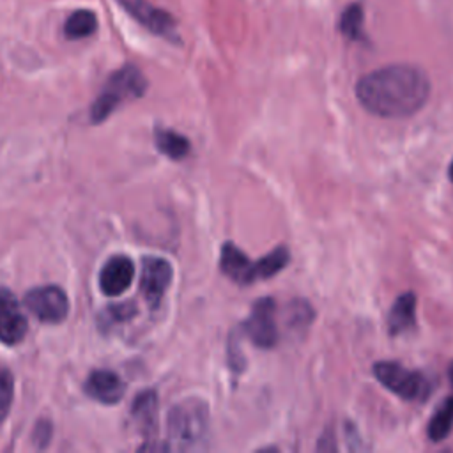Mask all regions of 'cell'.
I'll list each match as a JSON object with an SVG mask.
<instances>
[{
    "label": "cell",
    "mask_w": 453,
    "mask_h": 453,
    "mask_svg": "<svg viewBox=\"0 0 453 453\" xmlns=\"http://www.w3.org/2000/svg\"><path fill=\"white\" fill-rule=\"evenodd\" d=\"M356 94L370 113L402 119L423 108L430 96V81L416 65L393 64L365 74L356 85Z\"/></svg>",
    "instance_id": "1"
},
{
    "label": "cell",
    "mask_w": 453,
    "mask_h": 453,
    "mask_svg": "<svg viewBox=\"0 0 453 453\" xmlns=\"http://www.w3.org/2000/svg\"><path fill=\"white\" fill-rule=\"evenodd\" d=\"M168 437L179 449L196 448L207 435L209 412L207 405L198 398L179 402L168 412Z\"/></svg>",
    "instance_id": "2"
},
{
    "label": "cell",
    "mask_w": 453,
    "mask_h": 453,
    "mask_svg": "<svg viewBox=\"0 0 453 453\" xmlns=\"http://www.w3.org/2000/svg\"><path fill=\"white\" fill-rule=\"evenodd\" d=\"M145 88H147V81L138 67L134 65L120 67L108 78L101 94L96 97L90 108L92 120L94 122L104 120L124 101L143 96Z\"/></svg>",
    "instance_id": "3"
},
{
    "label": "cell",
    "mask_w": 453,
    "mask_h": 453,
    "mask_svg": "<svg viewBox=\"0 0 453 453\" xmlns=\"http://www.w3.org/2000/svg\"><path fill=\"white\" fill-rule=\"evenodd\" d=\"M373 373L379 382L405 400H414L425 395L426 380L421 373L407 370L393 361H380L373 365Z\"/></svg>",
    "instance_id": "4"
},
{
    "label": "cell",
    "mask_w": 453,
    "mask_h": 453,
    "mask_svg": "<svg viewBox=\"0 0 453 453\" xmlns=\"http://www.w3.org/2000/svg\"><path fill=\"white\" fill-rule=\"evenodd\" d=\"M122 9L131 14L140 25H143L149 32L165 37L168 41L177 42V28H175V19L163 9L152 5L147 0H117Z\"/></svg>",
    "instance_id": "5"
},
{
    "label": "cell",
    "mask_w": 453,
    "mask_h": 453,
    "mask_svg": "<svg viewBox=\"0 0 453 453\" xmlns=\"http://www.w3.org/2000/svg\"><path fill=\"white\" fill-rule=\"evenodd\" d=\"M25 304L39 320L51 324L64 320L69 311V301L65 292L53 285L37 287L27 292Z\"/></svg>",
    "instance_id": "6"
},
{
    "label": "cell",
    "mask_w": 453,
    "mask_h": 453,
    "mask_svg": "<svg viewBox=\"0 0 453 453\" xmlns=\"http://www.w3.org/2000/svg\"><path fill=\"white\" fill-rule=\"evenodd\" d=\"M172 281V265L165 258L147 257L142 264L140 290L150 308H157L165 290Z\"/></svg>",
    "instance_id": "7"
},
{
    "label": "cell",
    "mask_w": 453,
    "mask_h": 453,
    "mask_svg": "<svg viewBox=\"0 0 453 453\" xmlns=\"http://www.w3.org/2000/svg\"><path fill=\"white\" fill-rule=\"evenodd\" d=\"M246 333L257 347L269 349L276 343L274 301L271 297H262L255 303L251 317L246 320Z\"/></svg>",
    "instance_id": "8"
},
{
    "label": "cell",
    "mask_w": 453,
    "mask_h": 453,
    "mask_svg": "<svg viewBox=\"0 0 453 453\" xmlns=\"http://www.w3.org/2000/svg\"><path fill=\"white\" fill-rule=\"evenodd\" d=\"M27 319L9 288H0V342L14 345L27 334Z\"/></svg>",
    "instance_id": "9"
},
{
    "label": "cell",
    "mask_w": 453,
    "mask_h": 453,
    "mask_svg": "<svg viewBox=\"0 0 453 453\" xmlns=\"http://www.w3.org/2000/svg\"><path fill=\"white\" fill-rule=\"evenodd\" d=\"M133 276H134L133 262L124 255H115L101 269V276H99L101 290L106 296H120L126 288H129Z\"/></svg>",
    "instance_id": "10"
},
{
    "label": "cell",
    "mask_w": 453,
    "mask_h": 453,
    "mask_svg": "<svg viewBox=\"0 0 453 453\" xmlns=\"http://www.w3.org/2000/svg\"><path fill=\"white\" fill-rule=\"evenodd\" d=\"M124 389L122 379L110 370H94L85 382V391L101 403H117L124 396Z\"/></svg>",
    "instance_id": "11"
},
{
    "label": "cell",
    "mask_w": 453,
    "mask_h": 453,
    "mask_svg": "<svg viewBox=\"0 0 453 453\" xmlns=\"http://www.w3.org/2000/svg\"><path fill=\"white\" fill-rule=\"evenodd\" d=\"M219 267L223 274H226L232 281L248 285L255 280V264L234 244L226 242L221 248Z\"/></svg>",
    "instance_id": "12"
},
{
    "label": "cell",
    "mask_w": 453,
    "mask_h": 453,
    "mask_svg": "<svg viewBox=\"0 0 453 453\" xmlns=\"http://www.w3.org/2000/svg\"><path fill=\"white\" fill-rule=\"evenodd\" d=\"M416 324V297L407 292L402 294L389 310L388 315V329L391 334H400L414 327Z\"/></svg>",
    "instance_id": "13"
},
{
    "label": "cell",
    "mask_w": 453,
    "mask_h": 453,
    "mask_svg": "<svg viewBox=\"0 0 453 453\" xmlns=\"http://www.w3.org/2000/svg\"><path fill=\"white\" fill-rule=\"evenodd\" d=\"M133 419L143 434H152L157 426V396L154 391L140 393L131 407Z\"/></svg>",
    "instance_id": "14"
},
{
    "label": "cell",
    "mask_w": 453,
    "mask_h": 453,
    "mask_svg": "<svg viewBox=\"0 0 453 453\" xmlns=\"http://www.w3.org/2000/svg\"><path fill=\"white\" fill-rule=\"evenodd\" d=\"M97 18L88 9L74 11L64 23V34L67 39H83L96 32Z\"/></svg>",
    "instance_id": "15"
},
{
    "label": "cell",
    "mask_w": 453,
    "mask_h": 453,
    "mask_svg": "<svg viewBox=\"0 0 453 453\" xmlns=\"http://www.w3.org/2000/svg\"><path fill=\"white\" fill-rule=\"evenodd\" d=\"M156 145L157 149L172 159H182L189 152V142L186 136L172 131V129H156Z\"/></svg>",
    "instance_id": "16"
},
{
    "label": "cell",
    "mask_w": 453,
    "mask_h": 453,
    "mask_svg": "<svg viewBox=\"0 0 453 453\" xmlns=\"http://www.w3.org/2000/svg\"><path fill=\"white\" fill-rule=\"evenodd\" d=\"M451 426H453V398H448L439 405L437 412L428 421L426 432L430 441H435V442L442 441L449 434Z\"/></svg>",
    "instance_id": "17"
},
{
    "label": "cell",
    "mask_w": 453,
    "mask_h": 453,
    "mask_svg": "<svg viewBox=\"0 0 453 453\" xmlns=\"http://www.w3.org/2000/svg\"><path fill=\"white\" fill-rule=\"evenodd\" d=\"M363 7L359 4H350L345 7L340 18V30L345 37L352 41H363L365 39V30H363Z\"/></svg>",
    "instance_id": "18"
},
{
    "label": "cell",
    "mask_w": 453,
    "mask_h": 453,
    "mask_svg": "<svg viewBox=\"0 0 453 453\" xmlns=\"http://www.w3.org/2000/svg\"><path fill=\"white\" fill-rule=\"evenodd\" d=\"M288 250L285 246H278L269 251L264 258L255 262V278H271L280 273L288 264Z\"/></svg>",
    "instance_id": "19"
},
{
    "label": "cell",
    "mask_w": 453,
    "mask_h": 453,
    "mask_svg": "<svg viewBox=\"0 0 453 453\" xmlns=\"http://www.w3.org/2000/svg\"><path fill=\"white\" fill-rule=\"evenodd\" d=\"M12 391H14V380L12 375L7 370L0 372V421L7 416L12 402Z\"/></svg>",
    "instance_id": "20"
},
{
    "label": "cell",
    "mask_w": 453,
    "mask_h": 453,
    "mask_svg": "<svg viewBox=\"0 0 453 453\" xmlns=\"http://www.w3.org/2000/svg\"><path fill=\"white\" fill-rule=\"evenodd\" d=\"M448 377H449V380H451V384H453V363L449 365V370H448Z\"/></svg>",
    "instance_id": "21"
},
{
    "label": "cell",
    "mask_w": 453,
    "mask_h": 453,
    "mask_svg": "<svg viewBox=\"0 0 453 453\" xmlns=\"http://www.w3.org/2000/svg\"><path fill=\"white\" fill-rule=\"evenodd\" d=\"M449 177H451V180H453V161H451V165H449Z\"/></svg>",
    "instance_id": "22"
}]
</instances>
